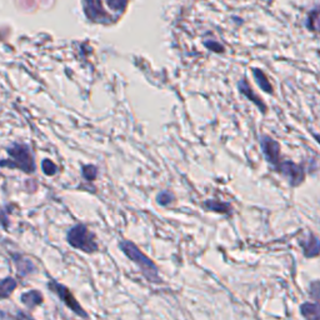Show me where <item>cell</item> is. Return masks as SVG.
I'll list each match as a JSON object with an SVG mask.
<instances>
[{"label":"cell","mask_w":320,"mask_h":320,"mask_svg":"<svg viewBox=\"0 0 320 320\" xmlns=\"http://www.w3.org/2000/svg\"><path fill=\"white\" fill-rule=\"evenodd\" d=\"M119 246L120 249L123 250V253L130 259L131 262L135 263V264L140 268L144 277L149 280L150 283L159 284L160 281H161L157 265H155L144 253H142L140 249H139L135 244H133L131 241H129V240H121Z\"/></svg>","instance_id":"2"},{"label":"cell","mask_w":320,"mask_h":320,"mask_svg":"<svg viewBox=\"0 0 320 320\" xmlns=\"http://www.w3.org/2000/svg\"><path fill=\"white\" fill-rule=\"evenodd\" d=\"M16 281L13 278H6V279L0 280V299H6L13 294L16 288Z\"/></svg>","instance_id":"14"},{"label":"cell","mask_w":320,"mask_h":320,"mask_svg":"<svg viewBox=\"0 0 320 320\" xmlns=\"http://www.w3.org/2000/svg\"><path fill=\"white\" fill-rule=\"evenodd\" d=\"M260 148L265 159L270 165L275 166L280 163V144L269 135H262L260 138Z\"/></svg>","instance_id":"6"},{"label":"cell","mask_w":320,"mask_h":320,"mask_svg":"<svg viewBox=\"0 0 320 320\" xmlns=\"http://www.w3.org/2000/svg\"><path fill=\"white\" fill-rule=\"evenodd\" d=\"M173 201H174V195L171 194L170 192H168V190L159 193L157 197V203L161 206L170 205Z\"/></svg>","instance_id":"15"},{"label":"cell","mask_w":320,"mask_h":320,"mask_svg":"<svg viewBox=\"0 0 320 320\" xmlns=\"http://www.w3.org/2000/svg\"><path fill=\"white\" fill-rule=\"evenodd\" d=\"M299 245L303 249L305 258H317L320 255V239L313 233L300 238Z\"/></svg>","instance_id":"8"},{"label":"cell","mask_w":320,"mask_h":320,"mask_svg":"<svg viewBox=\"0 0 320 320\" xmlns=\"http://www.w3.org/2000/svg\"><path fill=\"white\" fill-rule=\"evenodd\" d=\"M313 136H314V139L317 140L318 144L320 145V134H313Z\"/></svg>","instance_id":"20"},{"label":"cell","mask_w":320,"mask_h":320,"mask_svg":"<svg viewBox=\"0 0 320 320\" xmlns=\"http://www.w3.org/2000/svg\"><path fill=\"white\" fill-rule=\"evenodd\" d=\"M41 168H43V171L45 175L51 176L55 173H58V166H56L50 159H44L43 163H41Z\"/></svg>","instance_id":"16"},{"label":"cell","mask_w":320,"mask_h":320,"mask_svg":"<svg viewBox=\"0 0 320 320\" xmlns=\"http://www.w3.org/2000/svg\"><path fill=\"white\" fill-rule=\"evenodd\" d=\"M68 243L73 248L85 253H94L98 250V244L95 241V234L90 232L85 225L77 224L68 232Z\"/></svg>","instance_id":"3"},{"label":"cell","mask_w":320,"mask_h":320,"mask_svg":"<svg viewBox=\"0 0 320 320\" xmlns=\"http://www.w3.org/2000/svg\"><path fill=\"white\" fill-rule=\"evenodd\" d=\"M309 294L314 300L320 303V281H313L309 286Z\"/></svg>","instance_id":"18"},{"label":"cell","mask_w":320,"mask_h":320,"mask_svg":"<svg viewBox=\"0 0 320 320\" xmlns=\"http://www.w3.org/2000/svg\"><path fill=\"white\" fill-rule=\"evenodd\" d=\"M205 46L208 49H210V50L215 51V53H222V51L224 50V49H223V46L220 45V44L213 43V41H210V43H209V41H205Z\"/></svg>","instance_id":"19"},{"label":"cell","mask_w":320,"mask_h":320,"mask_svg":"<svg viewBox=\"0 0 320 320\" xmlns=\"http://www.w3.org/2000/svg\"><path fill=\"white\" fill-rule=\"evenodd\" d=\"M253 77H254V79H255V81H256V84H258L259 88L262 89L264 93L270 94V95H273V94H274V88H273V85L270 84L269 79H268V77L264 74V72H263L262 69L253 68Z\"/></svg>","instance_id":"10"},{"label":"cell","mask_w":320,"mask_h":320,"mask_svg":"<svg viewBox=\"0 0 320 320\" xmlns=\"http://www.w3.org/2000/svg\"><path fill=\"white\" fill-rule=\"evenodd\" d=\"M14 263L16 264V268H18V272L20 275H28L35 270V265L33 264V262L29 260V259L15 255L14 256Z\"/></svg>","instance_id":"13"},{"label":"cell","mask_w":320,"mask_h":320,"mask_svg":"<svg viewBox=\"0 0 320 320\" xmlns=\"http://www.w3.org/2000/svg\"><path fill=\"white\" fill-rule=\"evenodd\" d=\"M20 299H22L23 304L27 305L29 309H34L43 303V295L38 290H30L28 293H24Z\"/></svg>","instance_id":"11"},{"label":"cell","mask_w":320,"mask_h":320,"mask_svg":"<svg viewBox=\"0 0 320 320\" xmlns=\"http://www.w3.org/2000/svg\"><path fill=\"white\" fill-rule=\"evenodd\" d=\"M275 170L281 176L288 180L289 185L291 188H298L304 183L305 180V171L302 165L294 163L291 160H285V161H280Z\"/></svg>","instance_id":"5"},{"label":"cell","mask_w":320,"mask_h":320,"mask_svg":"<svg viewBox=\"0 0 320 320\" xmlns=\"http://www.w3.org/2000/svg\"><path fill=\"white\" fill-rule=\"evenodd\" d=\"M238 90H239V93L241 94V95H244L248 100H250L254 105H256V108H258L263 114H267L268 112L267 104L263 102V99L253 90V88H251L250 85H249V83L246 81L245 78L239 80V83H238Z\"/></svg>","instance_id":"7"},{"label":"cell","mask_w":320,"mask_h":320,"mask_svg":"<svg viewBox=\"0 0 320 320\" xmlns=\"http://www.w3.org/2000/svg\"><path fill=\"white\" fill-rule=\"evenodd\" d=\"M48 288L49 290L51 291L53 294H55L68 308H69L72 312H74L75 314L79 315L81 318H88V314L85 313V310L81 308V305L78 303V300L75 299V296L73 295L72 291L67 288L63 284L58 283L56 280H50L48 283Z\"/></svg>","instance_id":"4"},{"label":"cell","mask_w":320,"mask_h":320,"mask_svg":"<svg viewBox=\"0 0 320 320\" xmlns=\"http://www.w3.org/2000/svg\"><path fill=\"white\" fill-rule=\"evenodd\" d=\"M300 314L309 320H320V303H303L300 305Z\"/></svg>","instance_id":"9"},{"label":"cell","mask_w":320,"mask_h":320,"mask_svg":"<svg viewBox=\"0 0 320 320\" xmlns=\"http://www.w3.org/2000/svg\"><path fill=\"white\" fill-rule=\"evenodd\" d=\"M6 153L9 159L0 160V166L9 169H19L27 174H33L37 169L34 161V155L27 144H13L8 147Z\"/></svg>","instance_id":"1"},{"label":"cell","mask_w":320,"mask_h":320,"mask_svg":"<svg viewBox=\"0 0 320 320\" xmlns=\"http://www.w3.org/2000/svg\"><path fill=\"white\" fill-rule=\"evenodd\" d=\"M205 209L209 211H214V213L219 214H230L232 213V205L229 203H224V201H219V200L209 199L204 203Z\"/></svg>","instance_id":"12"},{"label":"cell","mask_w":320,"mask_h":320,"mask_svg":"<svg viewBox=\"0 0 320 320\" xmlns=\"http://www.w3.org/2000/svg\"><path fill=\"white\" fill-rule=\"evenodd\" d=\"M81 173H83V176L88 182H93L94 179L96 178V175H98V169L94 165H84Z\"/></svg>","instance_id":"17"}]
</instances>
